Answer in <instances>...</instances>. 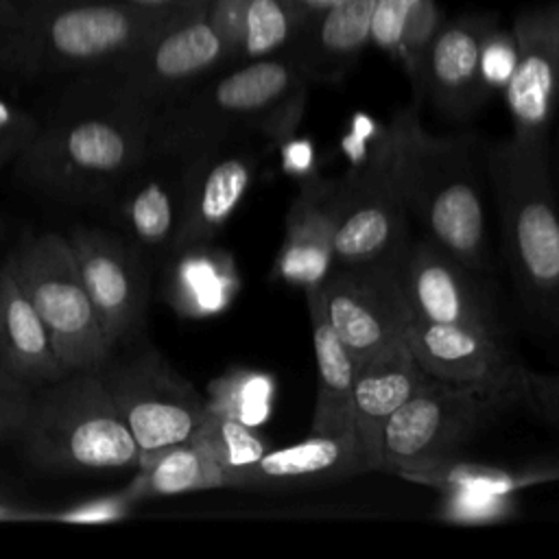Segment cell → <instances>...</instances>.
Here are the masks:
<instances>
[{
	"label": "cell",
	"instance_id": "6da1fadb",
	"mask_svg": "<svg viewBox=\"0 0 559 559\" xmlns=\"http://www.w3.org/2000/svg\"><path fill=\"white\" fill-rule=\"evenodd\" d=\"M308 85L288 52L229 66L153 114V144L186 157L238 135L280 140L297 127Z\"/></svg>",
	"mask_w": 559,
	"mask_h": 559
},
{
	"label": "cell",
	"instance_id": "7a4b0ae2",
	"mask_svg": "<svg viewBox=\"0 0 559 559\" xmlns=\"http://www.w3.org/2000/svg\"><path fill=\"white\" fill-rule=\"evenodd\" d=\"M384 135L408 212L424 234L472 271H487V221L472 138L426 131L415 105L400 109Z\"/></svg>",
	"mask_w": 559,
	"mask_h": 559
},
{
	"label": "cell",
	"instance_id": "3957f363",
	"mask_svg": "<svg viewBox=\"0 0 559 559\" xmlns=\"http://www.w3.org/2000/svg\"><path fill=\"white\" fill-rule=\"evenodd\" d=\"M173 15L116 2L0 0V66L20 74L98 70L135 50Z\"/></svg>",
	"mask_w": 559,
	"mask_h": 559
},
{
	"label": "cell",
	"instance_id": "277c9868",
	"mask_svg": "<svg viewBox=\"0 0 559 559\" xmlns=\"http://www.w3.org/2000/svg\"><path fill=\"white\" fill-rule=\"evenodd\" d=\"M487 173L520 299L531 317L559 325V205L550 159L522 148L509 135L487 148Z\"/></svg>",
	"mask_w": 559,
	"mask_h": 559
},
{
	"label": "cell",
	"instance_id": "5b68a950",
	"mask_svg": "<svg viewBox=\"0 0 559 559\" xmlns=\"http://www.w3.org/2000/svg\"><path fill=\"white\" fill-rule=\"evenodd\" d=\"M153 144V111L105 83V103L52 124L22 151V173L66 197H94L129 175Z\"/></svg>",
	"mask_w": 559,
	"mask_h": 559
},
{
	"label": "cell",
	"instance_id": "8992f818",
	"mask_svg": "<svg viewBox=\"0 0 559 559\" xmlns=\"http://www.w3.org/2000/svg\"><path fill=\"white\" fill-rule=\"evenodd\" d=\"M20 439L28 459L46 469H118L142 461L100 371H74L33 397Z\"/></svg>",
	"mask_w": 559,
	"mask_h": 559
},
{
	"label": "cell",
	"instance_id": "52a82bcc",
	"mask_svg": "<svg viewBox=\"0 0 559 559\" xmlns=\"http://www.w3.org/2000/svg\"><path fill=\"white\" fill-rule=\"evenodd\" d=\"M518 395L428 378L386 421L378 472L413 476L454 459L459 448Z\"/></svg>",
	"mask_w": 559,
	"mask_h": 559
},
{
	"label": "cell",
	"instance_id": "ba28073f",
	"mask_svg": "<svg viewBox=\"0 0 559 559\" xmlns=\"http://www.w3.org/2000/svg\"><path fill=\"white\" fill-rule=\"evenodd\" d=\"M68 373L100 371L111 349L83 286L70 240L44 234L9 260Z\"/></svg>",
	"mask_w": 559,
	"mask_h": 559
},
{
	"label": "cell",
	"instance_id": "9c48e42d",
	"mask_svg": "<svg viewBox=\"0 0 559 559\" xmlns=\"http://www.w3.org/2000/svg\"><path fill=\"white\" fill-rule=\"evenodd\" d=\"M205 2L173 15L135 50L96 72L105 74L114 92L155 114L199 81L229 68L227 50L205 15Z\"/></svg>",
	"mask_w": 559,
	"mask_h": 559
},
{
	"label": "cell",
	"instance_id": "30bf717a",
	"mask_svg": "<svg viewBox=\"0 0 559 559\" xmlns=\"http://www.w3.org/2000/svg\"><path fill=\"white\" fill-rule=\"evenodd\" d=\"M332 216L334 266L386 262L408 242L411 212L386 135L365 166L334 179Z\"/></svg>",
	"mask_w": 559,
	"mask_h": 559
},
{
	"label": "cell",
	"instance_id": "8fae6325",
	"mask_svg": "<svg viewBox=\"0 0 559 559\" xmlns=\"http://www.w3.org/2000/svg\"><path fill=\"white\" fill-rule=\"evenodd\" d=\"M397 258V255H395ZM395 258L386 262L332 266L306 290L356 365L404 341L413 312L402 293Z\"/></svg>",
	"mask_w": 559,
	"mask_h": 559
},
{
	"label": "cell",
	"instance_id": "7c38bea8",
	"mask_svg": "<svg viewBox=\"0 0 559 559\" xmlns=\"http://www.w3.org/2000/svg\"><path fill=\"white\" fill-rule=\"evenodd\" d=\"M103 380L142 459L188 441L207 411L197 389L153 352L103 373Z\"/></svg>",
	"mask_w": 559,
	"mask_h": 559
},
{
	"label": "cell",
	"instance_id": "4fadbf2b",
	"mask_svg": "<svg viewBox=\"0 0 559 559\" xmlns=\"http://www.w3.org/2000/svg\"><path fill=\"white\" fill-rule=\"evenodd\" d=\"M515 66L504 85L511 140L548 155V131L559 103V4L524 9L513 26Z\"/></svg>",
	"mask_w": 559,
	"mask_h": 559
},
{
	"label": "cell",
	"instance_id": "5bb4252c",
	"mask_svg": "<svg viewBox=\"0 0 559 559\" xmlns=\"http://www.w3.org/2000/svg\"><path fill=\"white\" fill-rule=\"evenodd\" d=\"M260 135H238L183 157L181 216L173 249L207 245L231 218L249 192L262 148Z\"/></svg>",
	"mask_w": 559,
	"mask_h": 559
},
{
	"label": "cell",
	"instance_id": "9a60e30c",
	"mask_svg": "<svg viewBox=\"0 0 559 559\" xmlns=\"http://www.w3.org/2000/svg\"><path fill=\"white\" fill-rule=\"evenodd\" d=\"M397 280L417 319L472 325L500 334V321L478 273L432 242L408 238L395 258Z\"/></svg>",
	"mask_w": 559,
	"mask_h": 559
},
{
	"label": "cell",
	"instance_id": "2e32d148",
	"mask_svg": "<svg viewBox=\"0 0 559 559\" xmlns=\"http://www.w3.org/2000/svg\"><path fill=\"white\" fill-rule=\"evenodd\" d=\"M404 343L421 369L443 382L522 395V371L500 334L413 317Z\"/></svg>",
	"mask_w": 559,
	"mask_h": 559
},
{
	"label": "cell",
	"instance_id": "e0dca14e",
	"mask_svg": "<svg viewBox=\"0 0 559 559\" xmlns=\"http://www.w3.org/2000/svg\"><path fill=\"white\" fill-rule=\"evenodd\" d=\"M68 240L103 336L114 349L144 312L146 277L140 260L118 238L98 229H76Z\"/></svg>",
	"mask_w": 559,
	"mask_h": 559
},
{
	"label": "cell",
	"instance_id": "ac0fdd59",
	"mask_svg": "<svg viewBox=\"0 0 559 559\" xmlns=\"http://www.w3.org/2000/svg\"><path fill=\"white\" fill-rule=\"evenodd\" d=\"M371 472L356 435L308 432L306 439L269 448L251 465L225 478L227 489L301 491Z\"/></svg>",
	"mask_w": 559,
	"mask_h": 559
},
{
	"label": "cell",
	"instance_id": "d6986e66",
	"mask_svg": "<svg viewBox=\"0 0 559 559\" xmlns=\"http://www.w3.org/2000/svg\"><path fill=\"white\" fill-rule=\"evenodd\" d=\"M491 20L461 15L445 20L432 39L421 79V96L448 116L463 118L487 96L480 81V41Z\"/></svg>",
	"mask_w": 559,
	"mask_h": 559
},
{
	"label": "cell",
	"instance_id": "ffe728a7",
	"mask_svg": "<svg viewBox=\"0 0 559 559\" xmlns=\"http://www.w3.org/2000/svg\"><path fill=\"white\" fill-rule=\"evenodd\" d=\"M428 378L404 341L358 362L352 391V419L371 472H378L380 439L389 417Z\"/></svg>",
	"mask_w": 559,
	"mask_h": 559
},
{
	"label": "cell",
	"instance_id": "44dd1931",
	"mask_svg": "<svg viewBox=\"0 0 559 559\" xmlns=\"http://www.w3.org/2000/svg\"><path fill=\"white\" fill-rule=\"evenodd\" d=\"M376 0H341L304 20L286 50L310 83L341 81L371 44Z\"/></svg>",
	"mask_w": 559,
	"mask_h": 559
},
{
	"label": "cell",
	"instance_id": "7402d4cb",
	"mask_svg": "<svg viewBox=\"0 0 559 559\" xmlns=\"http://www.w3.org/2000/svg\"><path fill=\"white\" fill-rule=\"evenodd\" d=\"M334 179H310L286 212L275 275L304 290L321 284L334 266Z\"/></svg>",
	"mask_w": 559,
	"mask_h": 559
},
{
	"label": "cell",
	"instance_id": "603a6c76",
	"mask_svg": "<svg viewBox=\"0 0 559 559\" xmlns=\"http://www.w3.org/2000/svg\"><path fill=\"white\" fill-rule=\"evenodd\" d=\"M0 365L28 384L68 376L39 312L9 262L0 269Z\"/></svg>",
	"mask_w": 559,
	"mask_h": 559
},
{
	"label": "cell",
	"instance_id": "cb8c5ba5",
	"mask_svg": "<svg viewBox=\"0 0 559 559\" xmlns=\"http://www.w3.org/2000/svg\"><path fill=\"white\" fill-rule=\"evenodd\" d=\"M306 308L317 362V393L310 432L356 435L352 419V391L358 365L345 343L328 325L310 295H306Z\"/></svg>",
	"mask_w": 559,
	"mask_h": 559
},
{
	"label": "cell",
	"instance_id": "d4e9b609",
	"mask_svg": "<svg viewBox=\"0 0 559 559\" xmlns=\"http://www.w3.org/2000/svg\"><path fill=\"white\" fill-rule=\"evenodd\" d=\"M138 469L140 472L124 489L133 502L155 496H177L225 487L221 465L194 439L144 456Z\"/></svg>",
	"mask_w": 559,
	"mask_h": 559
},
{
	"label": "cell",
	"instance_id": "484cf974",
	"mask_svg": "<svg viewBox=\"0 0 559 559\" xmlns=\"http://www.w3.org/2000/svg\"><path fill=\"white\" fill-rule=\"evenodd\" d=\"M181 258L170 280V295L177 310L188 317H205L221 312L234 290L236 273L231 262L207 245L179 249Z\"/></svg>",
	"mask_w": 559,
	"mask_h": 559
},
{
	"label": "cell",
	"instance_id": "4316f807",
	"mask_svg": "<svg viewBox=\"0 0 559 559\" xmlns=\"http://www.w3.org/2000/svg\"><path fill=\"white\" fill-rule=\"evenodd\" d=\"M408 480L430 485L445 491H474V493H491V496H513L515 491L559 480V459L535 463L528 467H491L476 463H461L456 459H448L428 469H421Z\"/></svg>",
	"mask_w": 559,
	"mask_h": 559
},
{
	"label": "cell",
	"instance_id": "83f0119b",
	"mask_svg": "<svg viewBox=\"0 0 559 559\" xmlns=\"http://www.w3.org/2000/svg\"><path fill=\"white\" fill-rule=\"evenodd\" d=\"M124 227L151 251L173 249L181 216V175L168 183L153 177L140 183L120 205Z\"/></svg>",
	"mask_w": 559,
	"mask_h": 559
},
{
	"label": "cell",
	"instance_id": "f1b7e54d",
	"mask_svg": "<svg viewBox=\"0 0 559 559\" xmlns=\"http://www.w3.org/2000/svg\"><path fill=\"white\" fill-rule=\"evenodd\" d=\"M304 20L288 0H247L238 63L286 52Z\"/></svg>",
	"mask_w": 559,
	"mask_h": 559
},
{
	"label": "cell",
	"instance_id": "f546056e",
	"mask_svg": "<svg viewBox=\"0 0 559 559\" xmlns=\"http://www.w3.org/2000/svg\"><path fill=\"white\" fill-rule=\"evenodd\" d=\"M190 439H194L221 465L225 478L231 472L251 465L269 450V443L255 426L212 408L205 411L201 426Z\"/></svg>",
	"mask_w": 559,
	"mask_h": 559
},
{
	"label": "cell",
	"instance_id": "4dcf8cb0",
	"mask_svg": "<svg viewBox=\"0 0 559 559\" xmlns=\"http://www.w3.org/2000/svg\"><path fill=\"white\" fill-rule=\"evenodd\" d=\"M207 408L227 413L249 426L262 424L273 404V380L260 371L234 369L207 386Z\"/></svg>",
	"mask_w": 559,
	"mask_h": 559
},
{
	"label": "cell",
	"instance_id": "1f68e13d",
	"mask_svg": "<svg viewBox=\"0 0 559 559\" xmlns=\"http://www.w3.org/2000/svg\"><path fill=\"white\" fill-rule=\"evenodd\" d=\"M443 22H445V17H443V11L437 4V0H419L415 13L411 15V20L402 33V39H400V46L395 52V61L402 63L417 96H421L424 61H426L428 48H430L432 39L437 37Z\"/></svg>",
	"mask_w": 559,
	"mask_h": 559
},
{
	"label": "cell",
	"instance_id": "d6a6232c",
	"mask_svg": "<svg viewBox=\"0 0 559 559\" xmlns=\"http://www.w3.org/2000/svg\"><path fill=\"white\" fill-rule=\"evenodd\" d=\"M515 507L513 496L445 491L439 515L454 524H489L513 515Z\"/></svg>",
	"mask_w": 559,
	"mask_h": 559
},
{
	"label": "cell",
	"instance_id": "836d02e7",
	"mask_svg": "<svg viewBox=\"0 0 559 559\" xmlns=\"http://www.w3.org/2000/svg\"><path fill=\"white\" fill-rule=\"evenodd\" d=\"M515 52L513 31H504L491 22L480 41V81L485 94L504 90L515 66Z\"/></svg>",
	"mask_w": 559,
	"mask_h": 559
},
{
	"label": "cell",
	"instance_id": "e575fe53",
	"mask_svg": "<svg viewBox=\"0 0 559 559\" xmlns=\"http://www.w3.org/2000/svg\"><path fill=\"white\" fill-rule=\"evenodd\" d=\"M33 397L31 384L0 365V441L22 435Z\"/></svg>",
	"mask_w": 559,
	"mask_h": 559
},
{
	"label": "cell",
	"instance_id": "d590c367",
	"mask_svg": "<svg viewBox=\"0 0 559 559\" xmlns=\"http://www.w3.org/2000/svg\"><path fill=\"white\" fill-rule=\"evenodd\" d=\"M419 0H376L371 13V44L395 59L402 33Z\"/></svg>",
	"mask_w": 559,
	"mask_h": 559
},
{
	"label": "cell",
	"instance_id": "8d00e7d4",
	"mask_svg": "<svg viewBox=\"0 0 559 559\" xmlns=\"http://www.w3.org/2000/svg\"><path fill=\"white\" fill-rule=\"evenodd\" d=\"M522 395L555 428H559V373L522 371Z\"/></svg>",
	"mask_w": 559,
	"mask_h": 559
},
{
	"label": "cell",
	"instance_id": "74e56055",
	"mask_svg": "<svg viewBox=\"0 0 559 559\" xmlns=\"http://www.w3.org/2000/svg\"><path fill=\"white\" fill-rule=\"evenodd\" d=\"M35 135L33 118L0 98V162L17 153L22 155Z\"/></svg>",
	"mask_w": 559,
	"mask_h": 559
},
{
	"label": "cell",
	"instance_id": "f35d334b",
	"mask_svg": "<svg viewBox=\"0 0 559 559\" xmlns=\"http://www.w3.org/2000/svg\"><path fill=\"white\" fill-rule=\"evenodd\" d=\"M133 504V500L122 491L118 496H109V498H100V500H92L87 504L74 507L66 513H57L52 515L55 520H63V522H76V524H85V522H109V520H118L122 518L129 507Z\"/></svg>",
	"mask_w": 559,
	"mask_h": 559
},
{
	"label": "cell",
	"instance_id": "ab89813d",
	"mask_svg": "<svg viewBox=\"0 0 559 559\" xmlns=\"http://www.w3.org/2000/svg\"><path fill=\"white\" fill-rule=\"evenodd\" d=\"M24 2H116V4H129L151 11H164V13H179L186 9H192L205 0H24Z\"/></svg>",
	"mask_w": 559,
	"mask_h": 559
},
{
	"label": "cell",
	"instance_id": "60d3db41",
	"mask_svg": "<svg viewBox=\"0 0 559 559\" xmlns=\"http://www.w3.org/2000/svg\"><path fill=\"white\" fill-rule=\"evenodd\" d=\"M304 17H310V15H314V13H321V11H325V9H330V7H334L336 2H341V0H288Z\"/></svg>",
	"mask_w": 559,
	"mask_h": 559
},
{
	"label": "cell",
	"instance_id": "b9f144b4",
	"mask_svg": "<svg viewBox=\"0 0 559 559\" xmlns=\"http://www.w3.org/2000/svg\"><path fill=\"white\" fill-rule=\"evenodd\" d=\"M0 518H22V515L17 511H11L4 504H0Z\"/></svg>",
	"mask_w": 559,
	"mask_h": 559
}]
</instances>
